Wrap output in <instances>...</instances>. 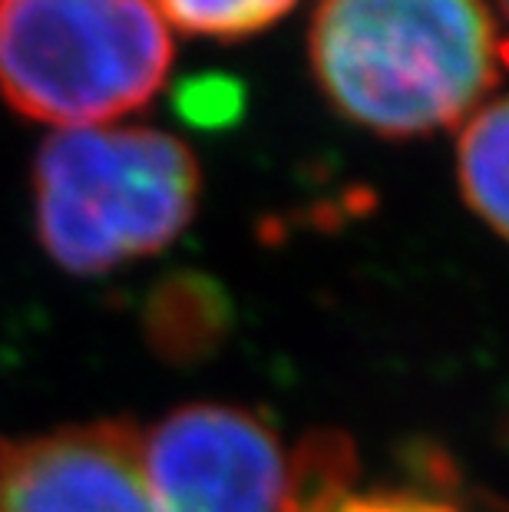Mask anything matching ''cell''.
I'll list each match as a JSON object with an SVG mask.
<instances>
[{
    "mask_svg": "<svg viewBox=\"0 0 509 512\" xmlns=\"http://www.w3.org/2000/svg\"><path fill=\"white\" fill-rule=\"evenodd\" d=\"M308 47L324 96L381 136L457 126L503 73L486 0H321Z\"/></svg>",
    "mask_w": 509,
    "mask_h": 512,
    "instance_id": "cell-1",
    "label": "cell"
},
{
    "mask_svg": "<svg viewBox=\"0 0 509 512\" xmlns=\"http://www.w3.org/2000/svg\"><path fill=\"white\" fill-rule=\"evenodd\" d=\"M199 185L189 146L159 129H57L34 162L37 238L70 275H103L176 242Z\"/></svg>",
    "mask_w": 509,
    "mask_h": 512,
    "instance_id": "cell-2",
    "label": "cell"
},
{
    "mask_svg": "<svg viewBox=\"0 0 509 512\" xmlns=\"http://www.w3.org/2000/svg\"><path fill=\"white\" fill-rule=\"evenodd\" d=\"M172 67L156 0H0V96L57 129L143 110Z\"/></svg>",
    "mask_w": 509,
    "mask_h": 512,
    "instance_id": "cell-3",
    "label": "cell"
},
{
    "mask_svg": "<svg viewBox=\"0 0 509 512\" xmlns=\"http://www.w3.org/2000/svg\"><path fill=\"white\" fill-rule=\"evenodd\" d=\"M159 512H301V460L255 413L189 403L139 430Z\"/></svg>",
    "mask_w": 509,
    "mask_h": 512,
    "instance_id": "cell-4",
    "label": "cell"
},
{
    "mask_svg": "<svg viewBox=\"0 0 509 512\" xmlns=\"http://www.w3.org/2000/svg\"><path fill=\"white\" fill-rule=\"evenodd\" d=\"M0 512H159L129 420L0 440Z\"/></svg>",
    "mask_w": 509,
    "mask_h": 512,
    "instance_id": "cell-5",
    "label": "cell"
},
{
    "mask_svg": "<svg viewBox=\"0 0 509 512\" xmlns=\"http://www.w3.org/2000/svg\"><path fill=\"white\" fill-rule=\"evenodd\" d=\"M457 176L463 199L509 242V96L483 103L460 133Z\"/></svg>",
    "mask_w": 509,
    "mask_h": 512,
    "instance_id": "cell-6",
    "label": "cell"
},
{
    "mask_svg": "<svg viewBox=\"0 0 509 512\" xmlns=\"http://www.w3.org/2000/svg\"><path fill=\"white\" fill-rule=\"evenodd\" d=\"M298 0H156L169 27L199 37H248L278 24Z\"/></svg>",
    "mask_w": 509,
    "mask_h": 512,
    "instance_id": "cell-7",
    "label": "cell"
},
{
    "mask_svg": "<svg viewBox=\"0 0 509 512\" xmlns=\"http://www.w3.org/2000/svg\"><path fill=\"white\" fill-rule=\"evenodd\" d=\"M301 512H457L440 499L417 496V493H354L351 479L321 486L311 493Z\"/></svg>",
    "mask_w": 509,
    "mask_h": 512,
    "instance_id": "cell-8",
    "label": "cell"
},
{
    "mask_svg": "<svg viewBox=\"0 0 509 512\" xmlns=\"http://www.w3.org/2000/svg\"><path fill=\"white\" fill-rule=\"evenodd\" d=\"M493 4L500 7V14H503V17L509 20V0H493Z\"/></svg>",
    "mask_w": 509,
    "mask_h": 512,
    "instance_id": "cell-9",
    "label": "cell"
}]
</instances>
